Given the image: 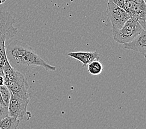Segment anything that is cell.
Segmentation results:
<instances>
[{
  "instance_id": "7a4b0ae2",
  "label": "cell",
  "mask_w": 146,
  "mask_h": 129,
  "mask_svg": "<svg viewBox=\"0 0 146 129\" xmlns=\"http://www.w3.org/2000/svg\"><path fill=\"white\" fill-rule=\"evenodd\" d=\"M5 74V85L11 91L12 95L21 99L31 100L29 85L23 73L14 69L7 63L3 67Z\"/></svg>"
},
{
  "instance_id": "277c9868",
  "label": "cell",
  "mask_w": 146,
  "mask_h": 129,
  "mask_svg": "<svg viewBox=\"0 0 146 129\" xmlns=\"http://www.w3.org/2000/svg\"><path fill=\"white\" fill-rule=\"evenodd\" d=\"M106 13L112 25L113 34L119 30L130 18L124 9L119 8L110 1H107Z\"/></svg>"
},
{
  "instance_id": "8992f818",
  "label": "cell",
  "mask_w": 146,
  "mask_h": 129,
  "mask_svg": "<svg viewBox=\"0 0 146 129\" xmlns=\"http://www.w3.org/2000/svg\"><path fill=\"white\" fill-rule=\"evenodd\" d=\"M15 21V19L8 12L0 11V39L9 40L16 36L18 28L13 26Z\"/></svg>"
},
{
  "instance_id": "30bf717a",
  "label": "cell",
  "mask_w": 146,
  "mask_h": 129,
  "mask_svg": "<svg viewBox=\"0 0 146 129\" xmlns=\"http://www.w3.org/2000/svg\"><path fill=\"white\" fill-rule=\"evenodd\" d=\"M19 122L18 118L8 116L0 120V129H17Z\"/></svg>"
},
{
  "instance_id": "3957f363",
  "label": "cell",
  "mask_w": 146,
  "mask_h": 129,
  "mask_svg": "<svg viewBox=\"0 0 146 129\" xmlns=\"http://www.w3.org/2000/svg\"><path fill=\"white\" fill-rule=\"evenodd\" d=\"M142 29L137 20L129 18L119 30L113 34V39L116 42L124 45L133 40Z\"/></svg>"
},
{
  "instance_id": "4fadbf2b",
  "label": "cell",
  "mask_w": 146,
  "mask_h": 129,
  "mask_svg": "<svg viewBox=\"0 0 146 129\" xmlns=\"http://www.w3.org/2000/svg\"><path fill=\"white\" fill-rule=\"evenodd\" d=\"M8 61L6 54V46H3L0 48V67L3 68Z\"/></svg>"
},
{
  "instance_id": "6da1fadb",
  "label": "cell",
  "mask_w": 146,
  "mask_h": 129,
  "mask_svg": "<svg viewBox=\"0 0 146 129\" xmlns=\"http://www.w3.org/2000/svg\"><path fill=\"white\" fill-rule=\"evenodd\" d=\"M6 54L10 65L23 75L36 67H42L47 71L56 70V67L47 64L23 41H11L6 47Z\"/></svg>"
},
{
  "instance_id": "9a60e30c",
  "label": "cell",
  "mask_w": 146,
  "mask_h": 129,
  "mask_svg": "<svg viewBox=\"0 0 146 129\" xmlns=\"http://www.w3.org/2000/svg\"><path fill=\"white\" fill-rule=\"evenodd\" d=\"M132 1H134V3H136L141 7V8L143 10V11H146V4H145V1L144 0H132Z\"/></svg>"
},
{
  "instance_id": "8fae6325",
  "label": "cell",
  "mask_w": 146,
  "mask_h": 129,
  "mask_svg": "<svg viewBox=\"0 0 146 129\" xmlns=\"http://www.w3.org/2000/svg\"><path fill=\"white\" fill-rule=\"evenodd\" d=\"M87 66L88 70L92 75H98L103 71V65L99 60H93Z\"/></svg>"
},
{
  "instance_id": "2e32d148",
  "label": "cell",
  "mask_w": 146,
  "mask_h": 129,
  "mask_svg": "<svg viewBox=\"0 0 146 129\" xmlns=\"http://www.w3.org/2000/svg\"><path fill=\"white\" fill-rule=\"evenodd\" d=\"M114 3L118 7L124 9V0H107Z\"/></svg>"
},
{
  "instance_id": "7c38bea8",
  "label": "cell",
  "mask_w": 146,
  "mask_h": 129,
  "mask_svg": "<svg viewBox=\"0 0 146 129\" xmlns=\"http://www.w3.org/2000/svg\"><path fill=\"white\" fill-rule=\"evenodd\" d=\"M0 93H1L3 102L5 103V105L7 107H8V104L12 94L11 91L9 89V88L5 85H4L0 86Z\"/></svg>"
},
{
  "instance_id": "d6986e66",
  "label": "cell",
  "mask_w": 146,
  "mask_h": 129,
  "mask_svg": "<svg viewBox=\"0 0 146 129\" xmlns=\"http://www.w3.org/2000/svg\"><path fill=\"white\" fill-rule=\"evenodd\" d=\"M0 76H5L4 71H3V68H1V67H0Z\"/></svg>"
},
{
  "instance_id": "ffe728a7",
  "label": "cell",
  "mask_w": 146,
  "mask_h": 129,
  "mask_svg": "<svg viewBox=\"0 0 146 129\" xmlns=\"http://www.w3.org/2000/svg\"><path fill=\"white\" fill-rule=\"evenodd\" d=\"M6 1V0H0V5L3 4L5 1Z\"/></svg>"
},
{
  "instance_id": "5b68a950",
  "label": "cell",
  "mask_w": 146,
  "mask_h": 129,
  "mask_svg": "<svg viewBox=\"0 0 146 129\" xmlns=\"http://www.w3.org/2000/svg\"><path fill=\"white\" fill-rule=\"evenodd\" d=\"M29 101V99H21L11 94L8 107V116L18 118L19 120H29L32 116L29 111L27 110Z\"/></svg>"
},
{
  "instance_id": "ac0fdd59",
  "label": "cell",
  "mask_w": 146,
  "mask_h": 129,
  "mask_svg": "<svg viewBox=\"0 0 146 129\" xmlns=\"http://www.w3.org/2000/svg\"><path fill=\"white\" fill-rule=\"evenodd\" d=\"M0 104H1V105H2L3 106H5V107H7V106L5 105V103L3 102V99H2V97H1V93H0Z\"/></svg>"
},
{
  "instance_id": "9c48e42d",
  "label": "cell",
  "mask_w": 146,
  "mask_h": 129,
  "mask_svg": "<svg viewBox=\"0 0 146 129\" xmlns=\"http://www.w3.org/2000/svg\"><path fill=\"white\" fill-rule=\"evenodd\" d=\"M68 56L75 59L82 64V67H85L93 60H98L100 55L97 51L95 52H76L68 54Z\"/></svg>"
},
{
  "instance_id": "5bb4252c",
  "label": "cell",
  "mask_w": 146,
  "mask_h": 129,
  "mask_svg": "<svg viewBox=\"0 0 146 129\" xmlns=\"http://www.w3.org/2000/svg\"><path fill=\"white\" fill-rule=\"evenodd\" d=\"M8 116V107L3 106L0 104V120Z\"/></svg>"
},
{
  "instance_id": "e0dca14e",
  "label": "cell",
  "mask_w": 146,
  "mask_h": 129,
  "mask_svg": "<svg viewBox=\"0 0 146 129\" xmlns=\"http://www.w3.org/2000/svg\"><path fill=\"white\" fill-rule=\"evenodd\" d=\"M5 85V78L4 76H0V86Z\"/></svg>"
},
{
  "instance_id": "ba28073f",
  "label": "cell",
  "mask_w": 146,
  "mask_h": 129,
  "mask_svg": "<svg viewBox=\"0 0 146 129\" xmlns=\"http://www.w3.org/2000/svg\"><path fill=\"white\" fill-rule=\"evenodd\" d=\"M124 48L141 54L145 57L146 55V31L142 29L137 37L130 42L123 45Z\"/></svg>"
},
{
  "instance_id": "52a82bcc",
  "label": "cell",
  "mask_w": 146,
  "mask_h": 129,
  "mask_svg": "<svg viewBox=\"0 0 146 129\" xmlns=\"http://www.w3.org/2000/svg\"><path fill=\"white\" fill-rule=\"evenodd\" d=\"M124 10L130 18L137 20L143 29L145 30L146 12L132 0H124Z\"/></svg>"
}]
</instances>
